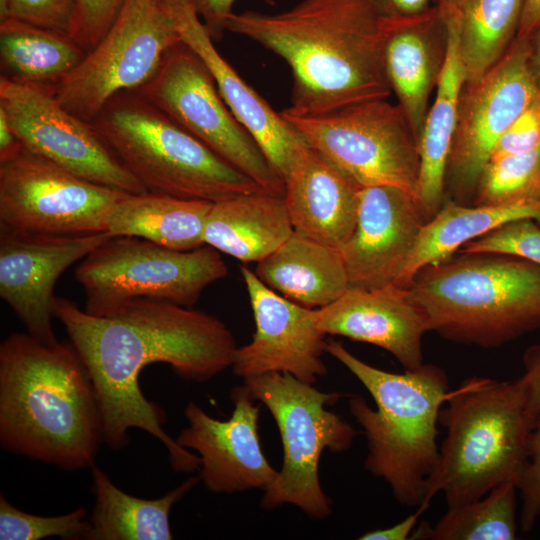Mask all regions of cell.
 Returning <instances> with one entry per match:
<instances>
[{"instance_id": "cell-17", "label": "cell", "mask_w": 540, "mask_h": 540, "mask_svg": "<svg viewBox=\"0 0 540 540\" xmlns=\"http://www.w3.org/2000/svg\"><path fill=\"white\" fill-rule=\"evenodd\" d=\"M241 274L249 296L255 332L236 349L233 373L248 378L269 372L289 373L315 384L327 374L322 360L324 334L317 326L316 309L304 307L266 286L247 266Z\"/></svg>"}, {"instance_id": "cell-36", "label": "cell", "mask_w": 540, "mask_h": 540, "mask_svg": "<svg viewBox=\"0 0 540 540\" xmlns=\"http://www.w3.org/2000/svg\"><path fill=\"white\" fill-rule=\"evenodd\" d=\"M77 0H0V21L16 20L70 35Z\"/></svg>"}, {"instance_id": "cell-7", "label": "cell", "mask_w": 540, "mask_h": 540, "mask_svg": "<svg viewBox=\"0 0 540 540\" xmlns=\"http://www.w3.org/2000/svg\"><path fill=\"white\" fill-rule=\"evenodd\" d=\"M89 123L149 191L214 202L261 188L136 91L116 94Z\"/></svg>"}, {"instance_id": "cell-33", "label": "cell", "mask_w": 540, "mask_h": 540, "mask_svg": "<svg viewBox=\"0 0 540 540\" xmlns=\"http://www.w3.org/2000/svg\"><path fill=\"white\" fill-rule=\"evenodd\" d=\"M540 204V148L492 158L477 184L473 205Z\"/></svg>"}, {"instance_id": "cell-1", "label": "cell", "mask_w": 540, "mask_h": 540, "mask_svg": "<svg viewBox=\"0 0 540 540\" xmlns=\"http://www.w3.org/2000/svg\"><path fill=\"white\" fill-rule=\"evenodd\" d=\"M53 315L94 382L109 448H125L129 430L138 428L166 447L175 472L199 470L200 457L163 429L166 414L143 395L139 377L148 365L165 363L188 381L204 383L214 378L234 361L238 346L230 329L215 316L192 307L145 298L96 316L56 296Z\"/></svg>"}, {"instance_id": "cell-39", "label": "cell", "mask_w": 540, "mask_h": 540, "mask_svg": "<svg viewBox=\"0 0 540 540\" xmlns=\"http://www.w3.org/2000/svg\"><path fill=\"white\" fill-rule=\"evenodd\" d=\"M517 487L522 502L519 525L523 532H528L540 517V416L532 431L529 460Z\"/></svg>"}, {"instance_id": "cell-26", "label": "cell", "mask_w": 540, "mask_h": 540, "mask_svg": "<svg viewBox=\"0 0 540 540\" xmlns=\"http://www.w3.org/2000/svg\"><path fill=\"white\" fill-rule=\"evenodd\" d=\"M254 272L275 292L311 309L333 303L350 287L340 250L296 232Z\"/></svg>"}, {"instance_id": "cell-41", "label": "cell", "mask_w": 540, "mask_h": 540, "mask_svg": "<svg viewBox=\"0 0 540 540\" xmlns=\"http://www.w3.org/2000/svg\"><path fill=\"white\" fill-rule=\"evenodd\" d=\"M524 381L528 403L532 415L537 419L540 416V344L529 347L523 357Z\"/></svg>"}, {"instance_id": "cell-28", "label": "cell", "mask_w": 540, "mask_h": 540, "mask_svg": "<svg viewBox=\"0 0 540 540\" xmlns=\"http://www.w3.org/2000/svg\"><path fill=\"white\" fill-rule=\"evenodd\" d=\"M95 505L86 540H171L169 515L199 481L192 476L157 499H142L117 487L99 467H92Z\"/></svg>"}, {"instance_id": "cell-6", "label": "cell", "mask_w": 540, "mask_h": 540, "mask_svg": "<svg viewBox=\"0 0 540 540\" xmlns=\"http://www.w3.org/2000/svg\"><path fill=\"white\" fill-rule=\"evenodd\" d=\"M420 269L407 287L430 331L484 348L540 329V264L507 253H459Z\"/></svg>"}, {"instance_id": "cell-38", "label": "cell", "mask_w": 540, "mask_h": 540, "mask_svg": "<svg viewBox=\"0 0 540 540\" xmlns=\"http://www.w3.org/2000/svg\"><path fill=\"white\" fill-rule=\"evenodd\" d=\"M540 148V87L520 115L503 133L490 159Z\"/></svg>"}, {"instance_id": "cell-40", "label": "cell", "mask_w": 540, "mask_h": 540, "mask_svg": "<svg viewBox=\"0 0 540 540\" xmlns=\"http://www.w3.org/2000/svg\"><path fill=\"white\" fill-rule=\"evenodd\" d=\"M204 23L214 41L220 40L226 32V23L232 15L237 0H188ZM270 6L274 0H262Z\"/></svg>"}, {"instance_id": "cell-25", "label": "cell", "mask_w": 540, "mask_h": 540, "mask_svg": "<svg viewBox=\"0 0 540 540\" xmlns=\"http://www.w3.org/2000/svg\"><path fill=\"white\" fill-rule=\"evenodd\" d=\"M438 11L447 28V51L435 97L419 138L420 173L416 200L426 222L436 215L447 199L446 169L457 125L459 100L466 82L456 25L452 18Z\"/></svg>"}, {"instance_id": "cell-5", "label": "cell", "mask_w": 540, "mask_h": 540, "mask_svg": "<svg viewBox=\"0 0 540 540\" xmlns=\"http://www.w3.org/2000/svg\"><path fill=\"white\" fill-rule=\"evenodd\" d=\"M536 420L521 377L500 381L473 376L450 390L439 415L446 436L427 481L425 502L442 493L447 508H453L502 483L518 486Z\"/></svg>"}, {"instance_id": "cell-15", "label": "cell", "mask_w": 540, "mask_h": 540, "mask_svg": "<svg viewBox=\"0 0 540 540\" xmlns=\"http://www.w3.org/2000/svg\"><path fill=\"white\" fill-rule=\"evenodd\" d=\"M0 110L28 150L87 181L127 193L147 191L92 125L58 102L52 85L1 76Z\"/></svg>"}, {"instance_id": "cell-44", "label": "cell", "mask_w": 540, "mask_h": 540, "mask_svg": "<svg viewBox=\"0 0 540 540\" xmlns=\"http://www.w3.org/2000/svg\"><path fill=\"white\" fill-rule=\"evenodd\" d=\"M540 27V0H524L518 39L531 38Z\"/></svg>"}, {"instance_id": "cell-4", "label": "cell", "mask_w": 540, "mask_h": 540, "mask_svg": "<svg viewBox=\"0 0 540 540\" xmlns=\"http://www.w3.org/2000/svg\"><path fill=\"white\" fill-rule=\"evenodd\" d=\"M326 352L343 364L372 396H350L349 411L367 443L365 468L383 479L406 507L425 502L426 485L438 460L439 415L450 393L445 371L433 364L393 373L374 367L341 342L327 340Z\"/></svg>"}, {"instance_id": "cell-14", "label": "cell", "mask_w": 540, "mask_h": 540, "mask_svg": "<svg viewBox=\"0 0 540 540\" xmlns=\"http://www.w3.org/2000/svg\"><path fill=\"white\" fill-rule=\"evenodd\" d=\"M539 87L540 71L533 61L530 38H516L482 78L464 85L446 169L448 199L473 203L495 145Z\"/></svg>"}, {"instance_id": "cell-32", "label": "cell", "mask_w": 540, "mask_h": 540, "mask_svg": "<svg viewBox=\"0 0 540 540\" xmlns=\"http://www.w3.org/2000/svg\"><path fill=\"white\" fill-rule=\"evenodd\" d=\"M517 492L516 483H502L477 500L447 508L432 528L422 523L411 539L514 540L519 528Z\"/></svg>"}, {"instance_id": "cell-37", "label": "cell", "mask_w": 540, "mask_h": 540, "mask_svg": "<svg viewBox=\"0 0 540 540\" xmlns=\"http://www.w3.org/2000/svg\"><path fill=\"white\" fill-rule=\"evenodd\" d=\"M125 0H77L70 36L90 51L105 35Z\"/></svg>"}, {"instance_id": "cell-20", "label": "cell", "mask_w": 540, "mask_h": 540, "mask_svg": "<svg viewBox=\"0 0 540 540\" xmlns=\"http://www.w3.org/2000/svg\"><path fill=\"white\" fill-rule=\"evenodd\" d=\"M315 316L324 334L378 346L392 354L404 370L424 364L422 341L430 328L407 288L395 284L349 287L336 301L316 309Z\"/></svg>"}, {"instance_id": "cell-23", "label": "cell", "mask_w": 540, "mask_h": 540, "mask_svg": "<svg viewBox=\"0 0 540 540\" xmlns=\"http://www.w3.org/2000/svg\"><path fill=\"white\" fill-rule=\"evenodd\" d=\"M384 68L392 94L418 140L447 51V28L433 4L419 16L388 20Z\"/></svg>"}, {"instance_id": "cell-8", "label": "cell", "mask_w": 540, "mask_h": 540, "mask_svg": "<svg viewBox=\"0 0 540 540\" xmlns=\"http://www.w3.org/2000/svg\"><path fill=\"white\" fill-rule=\"evenodd\" d=\"M256 400L272 414L280 432L283 462L275 480L264 490L261 507L293 505L315 520L331 513L322 489L319 461L324 450L349 449L354 428L328 409L344 395L322 392L289 373L269 372L243 379Z\"/></svg>"}, {"instance_id": "cell-27", "label": "cell", "mask_w": 540, "mask_h": 540, "mask_svg": "<svg viewBox=\"0 0 540 540\" xmlns=\"http://www.w3.org/2000/svg\"><path fill=\"white\" fill-rule=\"evenodd\" d=\"M212 204L149 190L126 193L111 210L107 232L175 250L196 249L205 245L204 227Z\"/></svg>"}, {"instance_id": "cell-24", "label": "cell", "mask_w": 540, "mask_h": 540, "mask_svg": "<svg viewBox=\"0 0 540 540\" xmlns=\"http://www.w3.org/2000/svg\"><path fill=\"white\" fill-rule=\"evenodd\" d=\"M294 232L284 196L262 188L214 201L204 243L242 262H258Z\"/></svg>"}, {"instance_id": "cell-35", "label": "cell", "mask_w": 540, "mask_h": 540, "mask_svg": "<svg viewBox=\"0 0 540 540\" xmlns=\"http://www.w3.org/2000/svg\"><path fill=\"white\" fill-rule=\"evenodd\" d=\"M499 252L540 264V225L534 219L507 222L462 246L458 253Z\"/></svg>"}, {"instance_id": "cell-16", "label": "cell", "mask_w": 540, "mask_h": 540, "mask_svg": "<svg viewBox=\"0 0 540 540\" xmlns=\"http://www.w3.org/2000/svg\"><path fill=\"white\" fill-rule=\"evenodd\" d=\"M109 232L42 234L0 227V297L27 333L53 344L52 318L59 277L107 240Z\"/></svg>"}, {"instance_id": "cell-13", "label": "cell", "mask_w": 540, "mask_h": 540, "mask_svg": "<svg viewBox=\"0 0 540 540\" xmlns=\"http://www.w3.org/2000/svg\"><path fill=\"white\" fill-rule=\"evenodd\" d=\"M127 192L82 179L23 145L0 160V227L54 235L107 232Z\"/></svg>"}, {"instance_id": "cell-9", "label": "cell", "mask_w": 540, "mask_h": 540, "mask_svg": "<svg viewBox=\"0 0 540 540\" xmlns=\"http://www.w3.org/2000/svg\"><path fill=\"white\" fill-rule=\"evenodd\" d=\"M227 274L220 252L211 246L175 250L137 237L112 235L74 272L86 297L84 310L96 316L141 298L193 307L205 288Z\"/></svg>"}, {"instance_id": "cell-19", "label": "cell", "mask_w": 540, "mask_h": 540, "mask_svg": "<svg viewBox=\"0 0 540 540\" xmlns=\"http://www.w3.org/2000/svg\"><path fill=\"white\" fill-rule=\"evenodd\" d=\"M416 197L394 186L362 188L355 229L340 249L350 287L395 284L425 224Z\"/></svg>"}, {"instance_id": "cell-29", "label": "cell", "mask_w": 540, "mask_h": 540, "mask_svg": "<svg viewBox=\"0 0 540 540\" xmlns=\"http://www.w3.org/2000/svg\"><path fill=\"white\" fill-rule=\"evenodd\" d=\"M522 218L534 219L540 225V204L470 206L446 199L436 215L423 225L410 260L395 285L407 288L420 269L442 262L466 243Z\"/></svg>"}, {"instance_id": "cell-30", "label": "cell", "mask_w": 540, "mask_h": 540, "mask_svg": "<svg viewBox=\"0 0 540 540\" xmlns=\"http://www.w3.org/2000/svg\"><path fill=\"white\" fill-rule=\"evenodd\" d=\"M452 18L465 71V84L482 78L515 41L524 0H434Z\"/></svg>"}, {"instance_id": "cell-46", "label": "cell", "mask_w": 540, "mask_h": 540, "mask_svg": "<svg viewBox=\"0 0 540 540\" xmlns=\"http://www.w3.org/2000/svg\"><path fill=\"white\" fill-rule=\"evenodd\" d=\"M530 40H531V44H532L533 61H534L535 65H536L537 69L540 71V27L532 35Z\"/></svg>"}, {"instance_id": "cell-42", "label": "cell", "mask_w": 540, "mask_h": 540, "mask_svg": "<svg viewBox=\"0 0 540 540\" xmlns=\"http://www.w3.org/2000/svg\"><path fill=\"white\" fill-rule=\"evenodd\" d=\"M430 503H423L416 507L415 512L407 516L397 524L372 530L364 533L359 537L360 540H407L411 539V536L415 530V526L420 516L428 509Z\"/></svg>"}, {"instance_id": "cell-22", "label": "cell", "mask_w": 540, "mask_h": 540, "mask_svg": "<svg viewBox=\"0 0 540 540\" xmlns=\"http://www.w3.org/2000/svg\"><path fill=\"white\" fill-rule=\"evenodd\" d=\"M361 190L305 141L284 177L294 232L340 250L355 229Z\"/></svg>"}, {"instance_id": "cell-31", "label": "cell", "mask_w": 540, "mask_h": 540, "mask_svg": "<svg viewBox=\"0 0 540 540\" xmlns=\"http://www.w3.org/2000/svg\"><path fill=\"white\" fill-rule=\"evenodd\" d=\"M86 51L69 35L16 20L0 21V65L8 79L55 85Z\"/></svg>"}, {"instance_id": "cell-21", "label": "cell", "mask_w": 540, "mask_h": 540, "mask_svg": "<svg viewBox=\"0 0 540 540\" xmlns=\"http://www.w3.org/2000/svg\"><path fill=\"white\" fill-rule=\"evenodd\" d=\"M181 41L205 63L225 103L283 178L305 139L223 58L188 0H166Z\"/></svg>"}, {"instance_id": "cell-10", "label": "cell", "mask_w": 540, "mask_h": 540, "mask_svg": "<svg viewBox=\"0 0 540 540\" xmlns=\"http://www.w3.org/2000/svg\"><path fill=\"white\" fill-rule=\"evenodd\" d=\"M281 113L311 147L362 188L394 186L416 197L419 140L398 103L379 98L319 115Z\"/></svg>"}, {"instance_id": "cell-3", "label": "cell", "mask_w": 540, "mask_h": 540, "mask_svg": "<svg viewBox=\"0 0 540 540\" xmlns=\"http://www.w3.org/2000/svg\"><path fill=\"white\" fill-rule=\"evenodd\" d=\"M105 443L90 373L70 340L11 333L0 344V444L65 471L92 468Z\"/></svg>"}, {"instance_id": "cell-2", "label": "cell", "mask_w": 540, "mask_h": 540, "mask_svg": "<svg viewBox=\"0 0 540 540\" xmlns=\"http://www.w3.org/2000/svg\"><path fill=\"white\" fill-rule=\"evenodd\" d=\"M389 21L375 0H299L274 14L233 12L226 32L281 58L292 77L284 113L312 116L389 98L384 68Z\"/></svg>"}, {"instance_id": "cell-34", "label": "cell", "mask_w": 540, "mask_h": 540, "mask_svg": "<svg viewBox=\"0 0 540 540\" xmlns=\"http://www.w3.org/2000/svg\"><path fill=\"white\" fill-rule=\"evenodd\" d=\"M84 507L58 516H39L13 506L0 496V539L39 540L59 537L65 540H86L91 525Z\"/></svg>"}, {"instance_id": "cell-12", "label": "cell", "mask_w": 540, "mask_h": 540, "mask_svg": "<svg viewBox=\"0 0 540 540\" xmlns=\"http://www.w3.org/2000/svg\"><path fill=\"white\" fill-rule=\"evenodd\" d=\"M135 91L262 189L284 196L283 178L235 118L205 63L182 41Z\"/></svg>"}, {"instance_id": "cell-11", "label": "cell", "mask_w": 540, "mask_h": 540, "mask_svg": "<svg viewBox=\"0 0 540 540\" xmlns=\"http://www.w3.org/2000/svg\"><path fill=\"white\" fill-rule=\"evenodd\" d=\"M181 42L166 0H125L100 41L57 84L58 102L86 122L123 91L142 87Z\"/></svg>"}, {"instance_id": "cell-43", "label": "cell", "mask_w": 540, "mask_h": 540, "mask_svg": "<svg viewBox=\"0 0 540 540\" xmlns=\"http://www.w3.org/2000/svg\"><path fill=\"white\" fill-rule=\"evenodd\" d=\"M381 13L388 20L419 16L431 9L430 0H375Z\"/></svg>"}, {"instance_id": "cell-18", "label": "cell", "mask_w": 540, "mask_h": 540, "mask_svg": "<svg viewBox=\"0 0 540 540\" xmlns=\"http://www.w3.org/2000/svg\"><path fill=\"white\" fill-rule=\"evenodd\" d=\"M230 398L234 404L228 420L210 416L191 401L184 410L188 426L176 442L197 452L201 459L199 476L214 493L233 494L248 490H265L276 478V471L266 459L259 435L260 406L249 387L236 386Z\"/></svg>"}, {"instance_id": "cell-45", "label": "cell", "mask_w": 540, "mask_h": 540, "mask_svg": "<svg viewBox=\"0 0 540 540\" xmlns=\"http://www.w3.org/2000/svg\"><path fill=\"white\" fill-rule=\"evenodd\" d=\"M22 147L5 114L0 110V160L13 155Z\"/></svg>"}]
</instances>
